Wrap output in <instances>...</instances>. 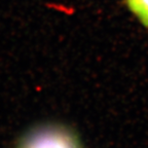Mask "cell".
Listing matches in <instances>:
<instances>
[{
	"instance_id": "6da1fadb",
	"label": "cell",
	"mask_w": 148,
	"mask_h": 148,
	"mask_svg": "<svg viewBox=\"0 0 148 148\" xmlns=\"http://www.w3.org/2000/svg\"><path fill=\"white\" fill-rule=\"evenodd\" d=\"M23 148H78V146L67 132L46 129L32 135Z\"/></svg>"
},
{
	"instance_id": "7a4b0ae2",
	"label": "cell",
	"mask_w": 148,
	"mask_h": 148,
	"mask_svg": "<svg viewBox=\"0 0 148 148\" xmlns=\"http://www.w3.org/2000/svg\"><path fill=\"white\" fill-rule=\"evenodd\" d=\"M130 9L148 28V0H127Z\"/></svg>"
}]
</instances>
